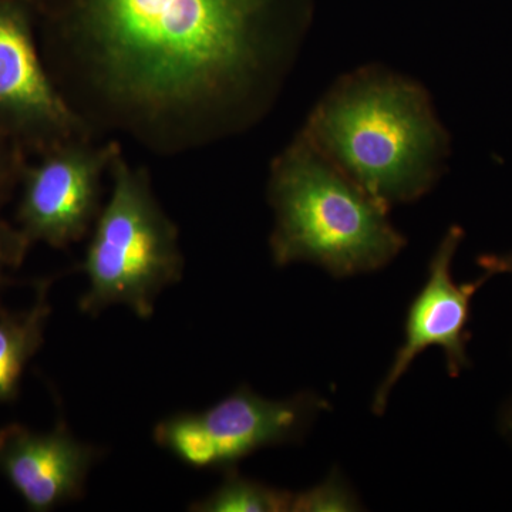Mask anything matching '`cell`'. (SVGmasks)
<instances>
[{"label": "cell", "mask_w": 512, "mask_h": 512, "mask_svg": "<svg viewBox=\"0 0 512 512\" xmlns=\"http://www.w3.org/2000/svg\"><path fill=\"white\" fill-rule=\"evenodd\" d=\"M3 170H5V156H3V150L0 147V180L3 177Z\"/></svg>", "instance_id": "16"}, {"label": "cell", "mask_w": 512, "mask_h": 512, "mask_svg": "<svg viewBox=\"0 0 512 512\" xmlns=\"http://www.w3.org/2000/svg\"><path fill=\"white\" fill-rule=\"evenodd\" d=\"M463 229L451 227L441 239L429 265L426 284L413 299L404 323V342L394 356L389 372L380 383L373 399V412L383 414L394 384L402 379L416 357L429 348H440L446 357L448 375L460 376L470 367L467 345L471 333V301L491 278L484 276L473 282L457 284L451 275V264L458 245L463 239Z\"/></svg>", "instance_id": "6"}, {"label": "cell", "mask_w": 512, "mask_h": 512, "mask_svg": "<svg viewBox=\"0 0 512 512\" xmlns=\"http://www.w3.org/2000/svg\"><path fill=\"white\" fill-rule=\"evenodd\" d=\"M268 200L276 266L311 262L335 278H349L383 268L406 247L389 208L301 133L272 161Z\"/></svg>", "instance_id": "3"}, {"label": "cell", "mask_w": 512, "mask_h": 512, "mask_svg": "<svg viewBox=\"0 0 512 512\" xmlns=\"http://www.w3.org/2000/svg\"><path fill=\"white\" fill-rule=\"evenodd\" d=\"M357 510H360L359 501L339 473H333L328 480L303 493L293 494L291 508V511L296 512Z\"/></svg>", "instance_id": "12"}, {"label": "cell", "mask_w": 512, "mask_h": 512, "mask_svg": "<svg viewBox=\"0 0 512 512\" xmlns=\"http://www.w3.org/2000/svg\"><path fill=\"white\" fill-rule=\"evenodd\" d=\"M119 146L76 138L47 151L26 171L19 221L29 242L66 248L92 231L103 208V178Z\"/></svg>", "instance_id": "5"}, {"label": "cell", "mask_w": 512, "mask_h": 512, "mask_svg": "<svg viewBox=\"0 0 512 512\" xmlns=\"http://www.w3.org/2000/svg\"><path fill=\"white\" fill-rule=\"evenodd\" d=\"M478 264L485 269V272L493 276L497 274L512 275V254L481 256L478 259Z\"/></svg>", "instance_id": "14"}, {"label": "cell", "mask_w": 512, "mask_h": 512, "mask_svg": "<svg viewBox=\"0 0 512 512\" xmlns=\"http://www.w3.org/2000/svg\"><path fill=\"white\" fill-rule=\"evenodd\" d=\"M328 403L313 393L269 400L239 387L234 393L197 413L212 456V468L232 470L262 448L295 443Z\"/></svg>", "instance_id": "9"}, {"label": "cell", "mask_w": 512, "mask_h": 512, "mask_svg": "<svg viewBox=\"0 0 512 512\" xmlns=\"http://www.w3.org/2000/svg\"><path fill=\"white\" fill-rule=\"evenodd\" d=\"M293 494L251 478L239 476L235 468L211 494L195 501V512H284L291 511Z\"/></svg>", "instance_id": "11"}, {"label": "cell", "mask_w": 512, "mask_h": 512, "mask_svg": "<svg viewBox=\"0 0 512 512\" xmlns=\"http://www.w3.org/2000/svg\"><path fill=\"white\" fill-rule=\"evenodd\" d=\"M100 456V448L77 440L64 423L45 433L20 424L0 427V473L32 511L82 497Z\"/></svg>", "instance_id": "8"}, {"label": "cell", "mask_w": 512, "mask_h": 512, "mask_svg": "<svg viewBox=\"0 0 512 512\" xmlns=\"http://www.w3.org/2000/svg\"><path fill=\"white\" fill-rule=\"evenodd\" d=\"M299 133L389 210L424 197L450 151L426 87L380 64L340 77Z\"/></svg>", "instance_id": "2"}, {"label": "cell", "mask_w": 512, "mask_h": 512, "mask_svg": "<svg viewBox=\"0 0 512 512\" xmlns=\"http://www.w3.org/2000/svg\"><path fill=\"white\" fill-rule=\"evenodd\" d=\"M111 194L94 222L80 271L89 288L80 311L96 316L124 305L150 319L158 295L183 278L180 235L151 187L146 168L128 163L121 147L110 163Z\"/></svg>", "instance_id": "4"}, {"label": "cell", "mask_w": 512, "mask_h": 512, "mask_svg": "<svg viewBox=\"0 0 512 512\" xmlns=\"http://www.w3.org/2000/svg\"><path fill=\"white\" fill-rule=\"evenodd\" d=\"M47 295L49 284L43 282L30 308L0 316V403L15 399L29 360L43 345L50 316Z\"/></svg>", "instance_id": "10"}, {"label": "cell", "mask_w": 512, "mask_h": 512, "mask_svg": "<svg viewBox=\"0 0 512 512\" xmlns=\"http://www.w3.org/2000/svg\"><path fill=\"white\" fill-rule=\"evenodd\" d=\"M0 119L32 134L47 151L94 131L47 74L25 16L0 3Z\"/></svg>", "instance_id": "7"}, {"label": "cell", "mask_w": 512, "mask_h": 512, "mask_svg": "<svg viewBox=\"0 0 512 512\" xmlns=\"http://www.w3.org/2000/svg\"><path fill=\"white\" fill-rule=\"evenodd\" d=\"M28 242L22 232L13 234V232L0 228V279H2V271L6 266L19 264Z\"/></svg>", "instance_id": "13"}, {"label": "cell", "mask_w": 512, "mask_h": 512, "mask_svg": "<svg viewBox=\"0 0 512 512\" xmlns=\"http://www.w3.org/2000/svg\"><path fill=\"white\" fill-rule=\"evenodd\" d=\"M500 430L505 439L512 444V396L500 414Z\"/></svg>", "instance_id": "15"}, {"label": "cell", "mask_w": 512, "mask_h": 512, "mask_svg": "<svg viewBox=\"0 0 512 512\" xmlns=\"http://www.w3.org/2000/svg\"><path fill=\"white\" fill-rule=\"evenodd\" d=\"M312 18L313 0H67L69 103L160 154L234 136L275 103Z\"/></svg>", "instance_id": "1"}]
</instances>
